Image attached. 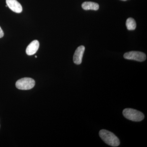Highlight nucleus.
I'll return each instance as SVG.
<instances>
[{"mask_svg": "<svg viewBox=\"0 0 147 147\" xmlns=\"http://www.w3.org/2000/svg\"><path fill=\"white\" fill-rule=\"evenodd\" d=\"M99 134L101 139L109 146L117 147L120 144L119 138L113 132L108 130L101 129L99 131Z\"/></svg>", "mask_w": 147, "mask_h": 147, "instance_id": "nucleus-1", "label": "nucleus"}, {"mask_svg": "<svg viewBox=\"0 0 147 147\" xmlns=\"http://www.w3.org/2000/svg\"><path fill=\"white\" fill-rule=\"evenodd\" d=\"M123 114L125 117L133 121H141L144 118V115L143 113L131 108L125 109Z\"/></svg>", "mask_w": 147, "mask_h": 147, "instance_id": "nucleus-2", "label": "nucleus"}, {"mask_svg": "<svg viewBox=\"0 0 147 147\" xmlns=\"http://www.w3.org/2000/svg\"><path fill=\"white\" fill-rule=\"evenodd\" d=\"M35 84V82L34 79L30 78H24L16 82V86L19 90H28L33 88Z\"/></svg>", "mask_w": 147, "mask_h": 147, "instance_id": "nucleus-3", "label": "nucleus"}, {"mask_svg": "<svg viewBox=\"0 0 147 147\" xmlns=\"http://www.w3.org/2000/svg\"><path fill=\"white\" fill-rule=\"evenodd\" d=\"M123 57L126 59L139 62L144 61L146 59V56L145 53L138 51H131L125 53Z\"/></svg>", "mask_w": 147, "mask_h": 147, "instance_id": "nucleus-4", "label": "nucleus"}, {"mask_svg": "<svg viewBox=\"0 0 147 147\" xmlns=\"http://www.w3.org/2000/svg\"><path fill=\"white\" fill-rule=\"evenodd\" d=\"M85 50L84 46H79L76 49L73 56V61L76 65H80L82 63L83 55Z\"/></svg>", "mask_w": 147, "mask_h": 147, "instance_id": "nucleus-5", "label": "nucleus"}, {"mask_svg": "<svg viewBox=\"0 0 147 147\" xmlns=\"http://www.w3.org/2000/svg\"><path fill=\"white\" fill-rule=\"evenodd\" d=\"M7 5L11 10L17 13H21L23 10L21 4L16 0H6Z\"/></svg>", "mask_w": 147, "mask_h": 147, "instance_id": "nucleus-6", "label": "nucleus"}, {"mask_svg": "<svg viewBox=\"0 0 147 147\" xmlns=\"http://www.w3.org/2000/svg\"><path fill=\"white\" fill-rule=\"evenodd\" d=\"M39 47V42L37 40L32 41L27 47L26 53L28 55L31 56L36 53Z\"/></svg>", "mask_w": 147, "mask_h": 147, "instance_id": "nucleus-7", "label": "nucleus"}, {"mask_svg": "<svg viewBox=\"0 0 147 147\" xmlns=\"http://www.w3.org/2000/svg\"><path fill=\"white\" fill-rule=\"evenodd\" d=\"M99 5L92 2H85L82 4V7L84 10L96 11L99 9Z\"/></svg>", "mask_w": 147, "mask_h": 147, "instance_id": "nucleus-8", "label": "nucleus"}, {"mask_svg": "<svg viewBox=\"0 0 147 147\" xmlns=\"http://www.w3.org/2000/svg\"><path fill=\"white\" fill-rule=\"evenodd\" d=\"M127 28L129 30H134L137 27L136 21L132 18H127L126 22Z\"/></svg>", "mask_w": 147, "mask_h": 147, "instance_id": "nucleus-9", "label": "nucleus"}, {"mask_svg": "<svg viewBox=\"0 0 147 147\" xmlns=\"http://www.w3.org/2000/svg\"><path fill=\"white\" fill-rule=\"evenodd\" d=\"M4 36V32H3L2 29H1V27H0V38H2Z\"/></svg>", "mask_w": 147, "mask_h": 147, "instance_id": "nucleus-10", "label": "nucleus"}, {"mask_svg": "<svg viewBox=\"0 0 147 147\" xmlns=\"http://www.w3.org/2000/svg\"><path fill=\"white\" fill-rule=\"evenodd\" d=\"M121 1H127V0H121Z\"/></svg>", "mask_w": 147, "mask_h": 147, "instance_id": "nucleus-11", "label": "nucleus"}, {"mask_svg": "<svg viewBox=\"0 0 147 147\" xmlns=\"http://www.w3.org/2000/svg\"><path fill=\"white\" fill-rule=\"evenodd\" d=\"M35 58H37V56H35Z\"/></svg>", "mask_w": 147, "mask_h": 147, "instance_id": "nucleus-12", "label": "nucleus"}]
</instances>
